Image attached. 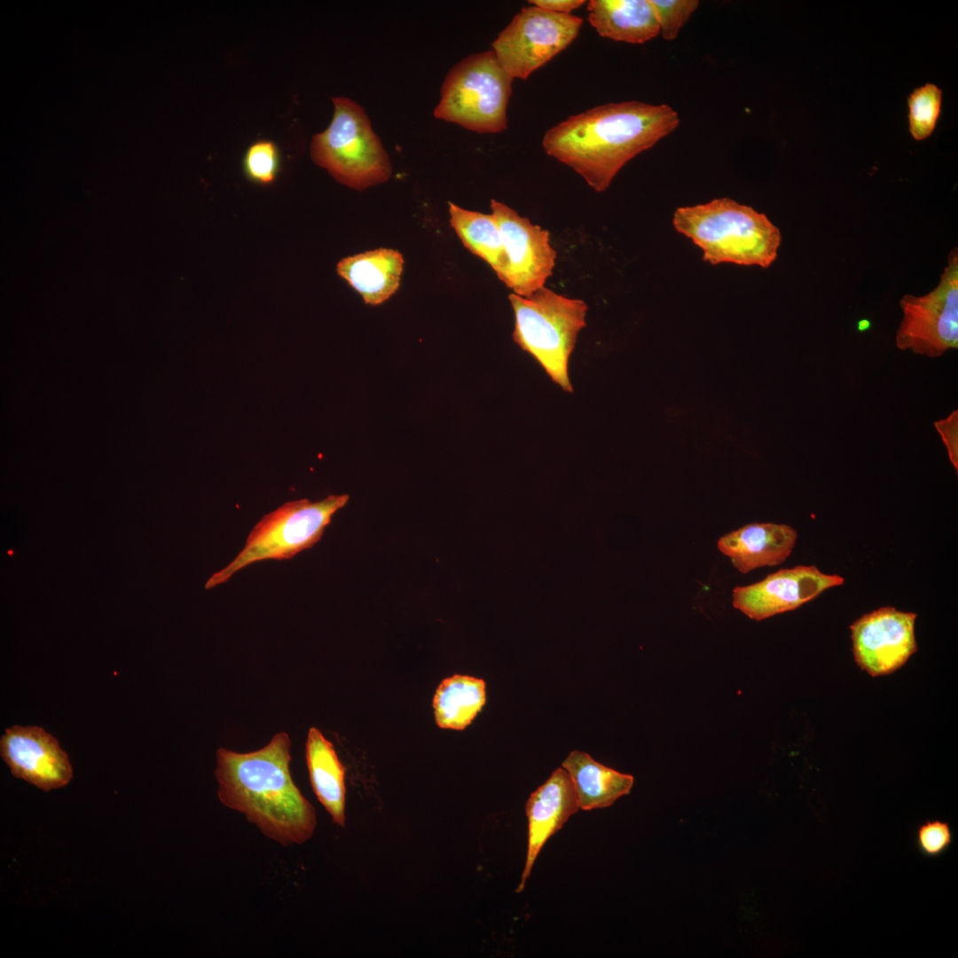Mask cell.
<instances>
[{
	"instance_id": "6da1fadb",
	"label": "cell",
	"mask_w": 958,
	"mask_h": 958,
	"mask_svg": "<svg viewBox=\"0 0 958 958\" xmlns=\"http://www.w3.org/2000/svg\"><path fill=\"white\" fill-rule=\"evenodd\" d=\"M679 124L678 113L666 104L608 103L553 126L546 131L542 146L547 155L571 168L601 192L629 161Z\"/></svg>"
},
{
	"instance_id": "7a4b0ae2",
	"label": "cell",
	"mask_w": 958,
	"mask_h": 958,
	"mask_svg": "<svg viewBox=\"0 0 958 958\" xmlns=\"http://www.w3.org/2000/svg\"><path fill=\"white\" fill-rule=\"evenodd\" d=\"M290 760L289 737L280 732L255 751L219 748L215 770L219 800L283 846L306 842L317 824L312 805L292 780Z\"/></svg>"
},
{
	"instance_id": "3957f363",
	"label": "cell",
	"mask_w": 958,
	"mask_h": 958,
	"mask_svg": "<svg viewBox=\"0 0 958 958\" xmlns=\"http://www.w3.org/2000/svg\"><path fill=\"white\" fill-rule=\"evenodd\" d=\"M673 225L702 248L703 260L711 264L768 268L781 241L780 230L765 214L729 198L679 208Z\"/></svg>"
},
{
	"instance_id": "277c9868",
	"label": "cell",
	"mask_w": 958,
	"mask_h": 958,
	"mask_svg": "<svg viewBox=\"0 0 958 958\" xmlns=\"http://www.w3.org/2000/svg\"><path fill=\"white\" fill-rule=\"evenodd\" d=\"M514 313V342L528 352L563 390L572 392L569 360L585 326L586 303L546 287L523 297L508 296Z\"/></svg>"
},
{
	"instance_id": "5b68a950",
	"label": "cell",
	"mask_w": 958,
	"mask_h": 958,
	"mask_svg": "<svg viewBox=\"0 0 958 958\" xmlns=\"http://www.w3.org/2000/svg\"><path fill=\"white\" fill-rule=\"evenodd\" d=\"M329 126L313 136L310 156L339 183L358 191L389 179L392 166L364 108L344 97L331 98Z\"/></svg>"
},
{
	"instance_id": "8992f818",
	"label": "cell",
	"mask_w": 958,
	"mask_h": 958,
	"mask_svg": "<svg viewBox=\"0 0 958 958\" xmlns=\"http://www.w3.org/2000/svg\"><path fill=\"white\" fill-rule=\"evenodd\" d=\"M513 81L492 50L471 54L447 73L433 114L480 134L502 132Z\"/></svg>"
},
{
	"instance_id": "52a82bcc",
	"label": "cell",
	"mask_w": 958,
	"mask_h": 958,
	"mask_svg": "<svg viewBox=\"0 0 958 958\" xmlns=\"http://www.w3.org/2000/svg\"><path fill=\"white\" fill-rule=\"evenodd\" d=\"M349 499L348 494L330 495L317 502L301 499L286 502L264 514L248 534L244 547L208 579L205 589L227 582L252 563L291 559L312 547L320 540L334 514Z\"/></svg>"
},
{
	"instance_id": "ba28073f",
	"label": "cell",
	"mask_w": 958,
	"mask_h": 958,
	"mask_svg": "<svg viewBox=\"0 0 958 958\" xmlns=\"http://www.w3.org/2000/svg\"><path fill=\"white\" fill-rule=\"evenodd\" d=\"M899 307L903 315L895 335L899 349L934 358L957 349V247L949 253L937 287L923 295H903Z\"/></svg>"
},
{
	"instance_id": "9c48e42d",
	"label": "cell",
	"mask_w": 958,
	"mask_h": 958,
	"mask_svg": "<svg viewBox=\"0 0 958 958\" xmlns=\"http://www.w3.org/2000/svg\"><path fill=\"white\" fill-rule=\"evenodd\" d=\"M583 20L535 5L522 7L492 42V51L514 79H527L565 50L578 35Z\"/></svg>"
},
{
	"instance_id": "30bf717a",
	"label": "cell",
	"mask_w": 958,
	"mask_h": 958,
	"mask_svg": "<svg viewBox=\"0 0 958 958\" xmlns=\"http://www.w3.org/2000/svg\"><path fill=\"white\" fill-rule=\"evenodd\" d=\"M507 257L504 283L514 294L527 297L545 287L555 266L556 251L549 232L496 200H491Z\"/></svg>"
},
{
	"instance_id": "8fae6325",
	"label": "cell",
	"mask_w": 958,
	"mask_h": 958,
	"mask_svg": "<svg viewBox=\"0 0 958 958\" xmlns=\"http://www.w3.org/2000/svg\"><path fill=\"white\" fill-rule=\"evenodd\" d=\"M915 619V613L883 607L854 621L850 629L857 664L873 677L904 665L917 650Z\"/></svg>"
},
{
	"instance_id": "7c38bea8",
	"label": "cell",
	"mask_w": 958,
	"mask_h": 958,
	"mask_svg": "<svg viewBox=\"0 0 958 958\" xmlns=\"http://www.w3.org/2000/svg\"><path fill=\"white\" fill-rule=\"evenodd\" d=\"M844 582L841 576L823 573L813 565L782 569L757 583L735 587L733 605L759 621L794 610Z\"/></svg>"
},
{
	"instance_id": "4fadbf2b",
	"label": "cell",
	"mask_w": 958,
	"mask_h": 958,
	"mask_svg": "<svg viewBox=\"0 0 958 958\" xmlns=\"http://www.w3.org/2000/svg\"><path fill=\"white\" fill-rule=\"evenodd\" d=\"M0 754L13 776L43 791L69 783L73 769L58 741L39 726H13L0 740Z\"/></svg>"
},
{
	"instance_id": "5bb4252c",
	"label": "cell",
	"mask_w": 958,
	"mask_h": 958,
	"mask_svg": "<svg viewBox=\"0 0 958 958\" xmlns=\"http://www.w3.org/2000/svg\"><path fill=\"white\" fill-rule=\"evenodd\" d=\"M579 809L575 787L568 772L557 768L549 779L530 794L525 806L528 818V851L521 882V892L546 842L561 829Z\"/></svg>"
},
{
	"instance_id": "9a60e30c",
	"label": "cell",
	"mask_w": 958,
	"mask_h": 958,
	"mask_svg": "<svg viewBox=\"0 0 958 958\" xmlns=\"http://www.w3.org/2000/svg\"><path fill=\"white\" fill-rule=\"evenodd\" d=\"M797 533L787 524L750 523L722 536L718 550L734 568L746 574L753 569L781 564L795 547Z\"/></svg>"
},
{
	"instance_id": "2e32d148",
	"label": "cell",
	"mask_w": 958,
	"mask_h": 958,
	"mask_svg": "<svg viewBox=\"0 0 958 958\" xmlns=\"http://www.w3.org/2000/svg\"><path fill=\"white\" fill-rule=\"evenodd\" d=\"M404 263L398 251L378 248L342 259L336 271L365 303L378 305L397 290Z\"/></svg>"
},
{
	"instance_id": "e0dca14e",
	"label": "cell",
	"mask_w": 958,
	"mask_h": 958,
	"mask_svg": "<svg viewBox=\"0 0 958 958\" xmlns=\"http://www.w3.org/2000/svg\"><path fill=\"white\" fill-rule=\"evenodd\" d=\"M587 12L597 33L614 41L644 43L660 34L650 0H591Z\"/></svg>"
},
{
	"instance_id": "ac0fdd59",
	"label": "cell",
	"mask_w": 958,
	"mask_h": 958,
	"mask_svg": "<svg viewBox=\"0 0 958 958\" xmlns=\"http://www.w3.org/2000/svg\"><path fill=\"white\" fill-rule=\"evenodd\" d=\"M306 764L313 791L333 821L345 825V767L321 732L311 727L305 746Z\"/></svg>"
},
{
	"instance_id": "d6986e66",
	"label": "cell",
	"mask_w": 958,
	"mask_h": 958,
	"mask_svg": "<svg viewBox=\"0 0 958 958\" xmlns=\"http://www.w3.org/2000/svg\"><path fill=\"white\" fill-rule=\"evenodd\" d=\"M561 766L571 778L579 809L585 811L611 805L630 792L634 781L633 776L607 767L579 750L571 751Z\"/></svg>"
},
{
	"instance_id": "ffe728a7",
	"label": "cell",
	"mask_w": 958,
	"mask_h": 958,
	"mask_svg": "<svg viewBox=\"0 0 958 958\" xmlns=\"http://www.w3.org/2000/svg\"><path fill=\"white\" fill-rule=\"evenodd\" d=\"M450 224L471 253L484 260L506 282L507 257L498 222L491 213L462 208L449 202Z\"/></svg>"
},
{
	"instance_id": "44dd1931",
	"label": "cell",
	"mask_w": 958,
	"mask_h": 958,
	"mask_svg": "<svg viewBox=\"0 0 958 958\" xmlns=\"http://www.w3.org/2000/svg\"><path fill=\"white\" fill-rule=\"evenodd\" d=\"M485 701L483 679L459 674L448 677L438 685L433 698L436 722L441 728L463 730L481 711Z\"/></svg>"
},
{
	"instance_id": "7402d4cb",
	"label": "cell",
	"mask_w": 958,
	"mask_h": 958,
	"mask_svg": "<svg viewBox=\"0 0 958 958\" xmlns=\"http://www.w3.org/2000/svg\"><path fill=\"white\" fill-rule=\"evenodd\" d=\"M942 91L933 83H926L910 94L909 131L915 140L927 138L934 130L941 109Z\"/></svg>"
},
{
	"instance_id": "603a6c76",
	"label": "cell",
	"mask_w": 958,
	"mask_h": 958,
	"mask_svg": "<svg viewBox=\"0 0 958 958\" xmlns=\"http://www.w3.org/2000/svg\"><path fill=\"white\" fill-rule=\"evenodd\" d=\"M280 153L278 145L270 139H258L246 150L242 169L247 178L258 185L272 184L279 172Z\"/></svg>"
},
{
	"instance_id": "cb8c5ba5",
	"label": "cell",
	"mask_w": 958,
	"mask_h": 958,
	"mask_svg": "<svg viewBox=\"0 0 958 958\" xmlns=\"http://www.w3.org/2000/svg\"><path fill=\"white\" fill-rule=\"evenodd\" d=\"M953 830L948 821L941 819H927L922 821L915 832V844L923 857L935 859L947 852L953 844Z\"/></svg>"
},
{
	"instance_id": "d4e9b609",
	"label": "cell",
	"mask_w": 958,
	"mask_h": 958,
	"mask_svg": "<svg viewBox=\"0 0 958 958\" xmlns=\"http://www.w3.org/2000/svg\"><path fill=\"white\" fill-rule=\"evenodd\" d=\"M658 20L659 32L667 41L674 40L681 27L699 6L696 0H650Z\"/></svg>"
},
{
	"instance_id": "484cf974",
	"label": "cell",
	"mask_w": 958,
	"mask_h": 958,
	"mask_svg": "<svg viewBox=\"0 0 958 958\" xmlns=\"http://www.w3.org/2000/svg\"><path fill=\"white\" fill-rule=\"evenodd\" d=\"M934 427L940 435L946 448L948 458L958 471V411H953L947 417L934 422Z\"/></svg>"
},
{
	"instance_id": "4316f807",
	"label": "cell",
	"mask_w": 958,
	"mask_h": 958,
	"mask_svg": "<svg viewBox=\"0 0 958 958\" xmlns=\"http://www.w3.org/2000/svg\"><path fill=\"white\" fill-rule=\"evenodd\" d=\"M530 4L543 10L555 13L569 14L575 9L583 5L584 0H532Z\"/></svg>"
},
{
	"instance_id": "83f0119b",
	"label": "cell",
	"mask_w": 958,
	"mask_h": 958,
	"mask_svg": "<svg viewBox=\"0 0 958 958\" xmlns=\"http://www.w3.org/2000/svg\"><path fill=\"white\" fill-rule=\"evenodd\" d=\"M869 322L868 320H861L859 322L858 328L860 331H864L869 327Z\"/></svg>"
},
{
	"instance_id": "f1b7e54d",
	"label": "cell",
	"mask_w": 958,
	"mask_h": 958,
	"mask_svg": "<svg viewBox=\"0 0 958 958\" xmlns=\"http://www.w3.org/2000/svg\"><path fill=\"white\" fill-rule=\"evenodd\" d=\"M8 554H12V551H8Z\"/></svg>"
}]
</instances>
